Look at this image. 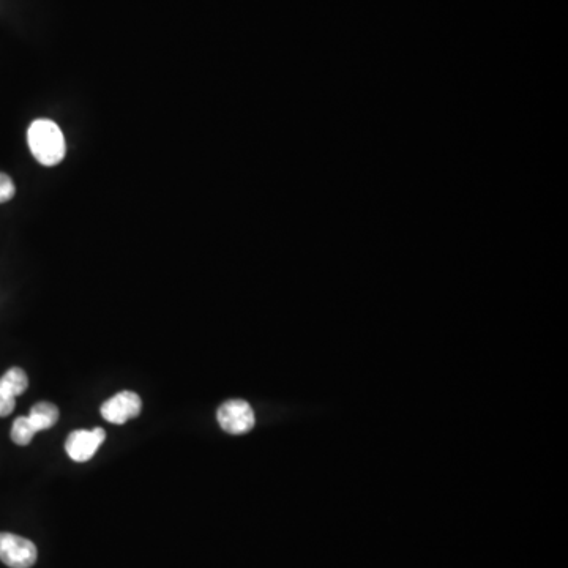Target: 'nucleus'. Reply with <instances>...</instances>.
I'll list each match as a JSON object with an SVG mask.
<instances>
[{
    "mask_svg": "<svg viewBox=\"0 0 568 568\" xmlns=\"http://www.w3.org/2000/svg\"><path fill=\"white\" fill-rule=\"evenodd\" d=\"M27 142L35 160L43 166H56L64 160L67 146L64 133L53 120L38 119L27 130Z\"/></svg>",
    "mask_w": 568,
    "mask_h": 568,
    "instance_id": "1",
    "label": "nucleus"
},
{
    "mask_svg": "<svg viewBox=\"0 0 568 568\" xmlns=\"http://www.w3.org/2000/svg\"><path fill=\"white\" fill-rule=\"evenodd\" d=\"M0 561L10 568L34 567L37 546L19 535L0 532Z\"/></svg>",
    "mask_w": 568,
    "mask_h": 568,
    "instance_id": "2",
    "label": "nucleus"
},
{
    "mask_svg": "<svg viewBox=\"0 0 568 568\" xmlns=\"http://www.w3.org/2000/svg\"><path fill=\"white\" fill-rule=\"evenodd\" d=\"M218 423L229 434H243L255 426V412L247 401L232 400L221 404L217 412Z\"/></svg>",
    "mask_w": 568,
    "mask_h": 568,
    "instance_id": "3",
    "label": "nucleus"
},
{
    "mask_svg": "<svg viewBox=\"0 0 568 568\" xmlns=\"http://www.w3.org/2000/svg\"><path fill=\"white\" fill-rule=\"evenodd\" d=\"M106 433L103 428L94 430H76L65 441V450L71 460L76 463H86L94 458L101 444L105 442Z\"/></svg>",
    "mask_w": 568,
    "mask_h": 568,
    "instance_id": "4",
    "label": "nucleus"
},
{
    "mask_svg": "<svg viewBox=\"0 0 568 568\" xmlns=\"http://www.w3.org/2000/svg\"><path fill=\"white\" fill-rule=\"evenodd\" d=\"M142 401L135 392L117 393L113 398L101 404V415L106 422L114 425H124L128 420L135 419L141 414Z\"/></svg>",
    "mask_w": 568,
    "mask_h": 568,
    "instance_id": "5",
    "label": "nucleus"
},
{
    "mask_svg": "<svg viewBox=\"0 0 568 568\" xmlns=\"http://www.w3.org/2000/svg\"><path fill=\"white\" fill-rule=\"evenodd\" d=\"M29 387L27 374L21 368L13 367L0 378V417H7L15 411L16 398Z\"/></svg>",
    "mask_w": 568,
    "mask_h": 568,
    "instance_id": "6",
    "label": "nucleus"
},
{
    "mask_svg": "<svg viewBox=\"0 0 568 568\" xmlns=\"http://www.w3.org/2000/svg\"><path fill=\"white\" fill-rule=\"evenodd\" d=\"M29 420L37 433L38 431L49 430L59 420V409L54 404L46 403V401L37 403L30 411Z\"/></svg>",
    "mask_w": 568,
    "mask_h": 568,
    "instance_id": "7",
    "label": "nucleus"
},
{
    "mask_svg": "<svg viewBox=\"0 0 568 568\" xmlns=\"http://www.w3.org/2000/svg\"><path fill=\"white\" fill-rule=\"evenodd\" d=\"M37 430H35L32 423H30L29 417H18V419L13 422L12 426V441L18 445H29L34 439Z\"/></svg>",
    "mask_w": 568,
    "mask_h": 568,
    "instance_id": "8",
    "label": "nucleus"
},
{
    "mask_svg": "<svg viewBox=\"0 0 568 568\" xmlns=\"http://www.w3.org/2000/svg\"><path fill=\"white\" fill-rule=\"evenodd\" d=\"M16 195V188L15 184H13V180L4 174V172H0V204H5V202L10 201L13 199V196Z\"/></svg>",
    "mask_w": 568,
    "mask_h": 568,
    "instance_id": "9",
    "label": "nucleus"
}]
</instances>
